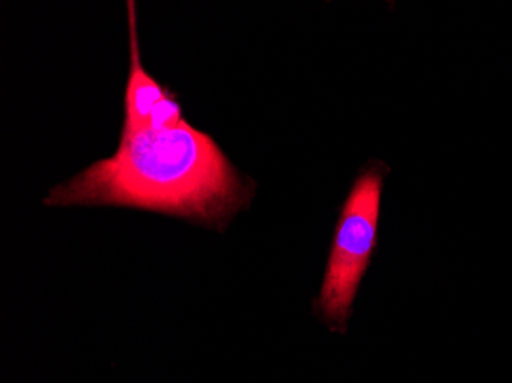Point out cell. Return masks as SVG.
<instances>
[{
    "label": "cell",
    "mask_w": 512,
    "mask_h": 383,
    "mask_svg": "<svg viewBox=\"0 0 512 383\" xmlns=\"http://www.w3.org/2000/svg\"><path fill=\"white\" fill-rule=\"evenodd\" d=\"M252 195L217 143L183 122L168 131L122 132L112 157L54 187L45 204L138 207L223 227Z\"/></svg>",
    "instance_id": "1"
},
{
    "label": "cell",
    "mask_w": 512,
    "mask_h": 383,
    "mask_svg": "<svg viewBox=\"0 0 512 383\" xmlns=\"http://www.w3.org/2000/svg\"><path fill=\"white\" fill-rule=\"evenodd\" d=\"M382 181L381 166L371 167L359 175L342 207L321 293L315 302L318 315L336 331L347 327L359 284L378 243Z\"/></svg>",
    "instance_id": "2"
},
{
    "label": "cell",
    "mask_w": 512,
    "mask_h": 383,
    "mask_svg": "<svg viewBox=\"0 0 512 383\" xmlns=\"http://www.w3.org/2000/svg\"><path fill=\"white\" fill-rule=\"evenodd\" d=\"M128 13L131 66L125 92V123L122 132H135L146 128L152 109L168 94L169 89L163 88L142 65L134 2H128Z\"/></svg>",
    "instance_id": "3"
},
{
    "label": "cell",
    "mask_w": 512,
    "mask_h": 383,
    "mask_svg": "<svg viewBox=\"0 0 512 383\" xmlns=\"http://www.w3.org/2000/svg\"><path fill=\"white\" fill-rule=\"evenodd\" d=\"M183 122V111H181L180 103L177 102L172 92L169 91L152 109L151 117H149V122L145 129L168 131V129L177 128Z\"/></svg>",
    "instance_id": "4"
}]
</instances>
